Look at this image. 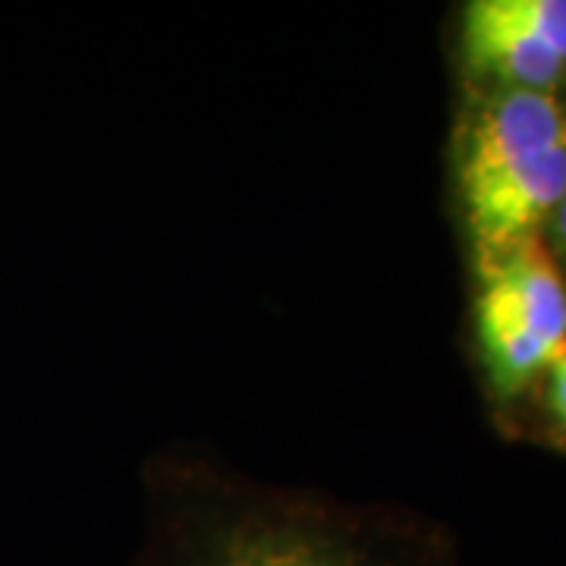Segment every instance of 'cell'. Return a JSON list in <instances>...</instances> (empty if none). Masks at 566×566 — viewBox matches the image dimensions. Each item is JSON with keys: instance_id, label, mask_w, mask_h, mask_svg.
Instances as JSON below:
<instances>
[{"instance_id": "cell-1", "label": "cell", "mask_w": 566, "mask_h": 566, "mask_svg": "<svg viewBox=\"0 0 566 566\" xmlns=\"http://www.w3.org/2000/svg\"><path fill=\"white\" fill-rule=\"evenodd\" d=\"M145 532L129 566H460L434 516L274 485L170 444L142 469Z\"/></svg>"}, {"instance_id": "cell-2", "label": "cell", "mask_w": 566, "mask_h": 566, "mask_svg": "<svg viewBox=\"0 0 566 566\" xmlns=\"http://www.w3.org/2000/svg\"><path fill=\"white\" fill-rule=\"evenodd\" d=\"M447 189L465 259L542 237L566 199V92L457 88Z\"/></svg>"}, {"instance_id": "cell-3", "label": "cell", "mask_w": 566, "mask_h": 566, "mask_svg": "<svg viewBox=\"0 0 566 566\" xmlns=\"http://www.w3.org/2000/svg\"><path fill=\"white\" fill-rule=\"evenodd\" d=\"M469 353L491 422L510 441L566 346V281L542 237L465 259Z\"/></svg>"}, {"instance_id": "cell-4", "label": "cell", "mask_w": 566, "mask_h": 566, "mask_svg": "<svg viewBox=\"0 0 566 566\" xmlns=\"http://www.w3.org/2000/svg\"><path fill=\"white\" fill-rule=\"evenodd\" d=\"M457 88L566 92V0H465L450 13Z\"/></svg>"}, {"instance_id": "cell-5", "label": "cell", "mask_w": 566, "mask_h": 566, "mask_svg": "<svg viewBox=\"0 0 566 566\" xmlns=\"http://www.w3.org/2000/svg\"><path fill=\"white\" fill-rule=\"evenodd\" d=\"M513 441H532L566 453V346L535 387Z\"/></svg>"}, {"instance_id": "cell-6", "label": "cell", "mask_w": 566, "mask_h": 566, "mask_svg": "<svg viewBox=\"0 0 566 566\" xmlns=\"http://www.w3.org/2000/svg\"><path fill=\"white\" fill-rule=\"evenodd\" d=\"M542 243L551 252V259L557 264V271L564 274L566 281V199L557 205V211L551 214V221L542 230Z\"/></svg>"}]
</instances>
